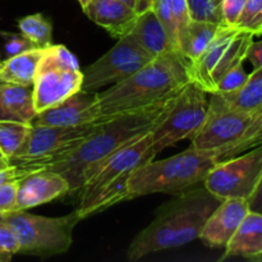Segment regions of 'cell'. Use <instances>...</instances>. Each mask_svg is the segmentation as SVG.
I'll return each instance as SVG.
<instances>
[{"mask_svg": "<svg viewBox=\"0 0 262 262\" xmlns=\"http://www.w3.org/2000/svg\"><path fill=\"white\" fill-rule=\"evenodd\" d=\"M176 96L143 109L106 118L99 128L73 151L42 169L61 174L69 182L71 192L78 191L79 179L84 169L102 160L130 141L152 130L170 112Z\"/></svg>", "mask_w": 262, "mask_h": 262, "instance_id": "obj_1", "label": "cell"}, {"mask_svg": "<svg viewBox=\"0 0 262 262\" xmlns=\"http://www.w3.org/2000/svg\"><path fill=\"white\" fill-rule=\"evenodd\" d=\"M222 201L205 186L179 193L173 201L163 205L155 219L133 238L127 251L128 260L138 261L150 253L199 239L205 223Z\"/></svg>", "mask_w": 262, "mask_h": 262, "instance_id": "obj_2", "label": "cell"}, {"mask_svg": "<svg viewBox=\"0 0 262 262\" xmlns=\"http://www.w3.org/2000/svg\"><path fill=\"white\" fill-rule=\"evenodd\" d=\"M189 79L188 60L179 51L159 55L123 81L96 91L104 118L151 106L179 94Z\"/></svg>", "mask_w": 262, "mask_h": 262, "instance_id": "obj_3", "label": "cell"}, {"mask_svg": "<svg viewBox=\"0 0 262 262\" xmlns=\"http://www.w3.org/2000/svg\"><path fill=\"white\" fill-rule=\"evenodd\" d=\"M222 160L219 151L189 147L164 160L148 161L133 170L128 178V188L133 197L183 193L204 183L209 171Z\"/></svg>", "mask_w": 262, "mask_h": 262, "instance_id": "obj_4", "label": "cell"}, {"mask_svg": "<svg viewBox=\"0 0 262 262\" xmlns=\"http://www.w3.org/2000/svg\"><path fill=\"white\" fill-rule=\"evenodd\" d=\"M207 117L192 138L191 147L219 151L223 160L262 143V117L256 113L233 109L216 94H210Z\"/></svg>", "mask_w": 262, "mask_h": 262, "instance_id": "obj_5", "label": "cell"}, {"mask_svg": "<svg viewBox=\"0 0 262 262\" xmlns=\"http://www.w3.org/2000/svg\"><path fill=\"white\" fill-rule=\"evenodd\" d=\"M19 242L18 253L40 257L66 253L73 242V230L81 222L77 211L59 217H48L30 212L12 211L4 214Z\"/></svg>", "mask_w": 262, "mask_h": 262, "instance_id": "obj_6", "label": "cell"}, {"mask_svg": "<svg viewBox=\"0 0 262 262\" xmlns=\"http://www.w3.org/2000/svg\"><path fill=\"white\" fill-rule=\"evenodd\" d=\"M106 119V118H105ZM105 119L82 125H31L25 142L9 159L10 165L35 171L73 151L99 128Z\"/></svg>", "mask_w": 262, "mask_h": 262, "instance_id": "obj_7", "label": "cell"}, {"mask_svg": "<svg viewBox=\"0 0 262 262\" xmlns=\"http://www.w3.org/2000/svg\"><path fill=\"white\" fill-rule=\"evenodd\" d=\"M83 72L73 53L64 45L43 48L33 82V104L36 112L55 106L82 90Z\"/></svg>", "mask_w": 262, "mask_h": 262, "instance_id": "obj_8", "label": "cell"}, {"mask_svg": "<svg viewBox=\"0 0 262 262\" xmlns=\"http://www.w3.org/2000/svg\"><path fill=\"white\" fill-rule=\"evenodd\" d=\"M252 41V33L224 25L205 53L196 60L188 61L189 79L207 94H214L224 74L243 64Z\"/></svg>", "mask_w": 262, "mask_h": 262, "instance_id": "obj_9", "label": "cell"}, {"mask_svg": "<svg viewBox=\"0 0 262 262\" xmlns=\"http://www.w3.org/2000/svg\"><path fill=\"white\" fill-rule=\"evenodd\" d=\"M207 110V92L189 81L176 96L170 112L151 130L156 155L179 141L192 140L204 125Z\"/></svg>", "mask_w": 262, "mask_h": 262, "instance_id": "obj_10", "label": "cell"}, {"mask_svg": "<svg viewBox=\"0 0 262 262\" xmlns=\"http://www.w3.org/2000/svg\"><path fill=\"white\" fill-rule=\"evenodd\" d=\"M262 176V143L237 158L219 161L204 181L210 193L220 200H248Z\"/></svg>", "mask_w": 262, "mask_h": 262, "instance_id": "obj_11", "label": "cell"}, {"mask_svg": "<svg viewBox=\"0 0 262 262\" xmlns=\"http://www.w3.org/2000/svg\"><path fill=\"white\" fill-rule=\"evenodd\" d=\"M152 59L129 35L123 36L118 38V42L106 54L87 67L83 72L82 90L96 92L100 89L113 86Z\"/></svg>", "mask_w": 262, "mask_h": 262, "instance_id": "obj_12", "label": "cell"}, {"mask_svg": "<svg viewBox=\"0 0 262 262\" xmlns=\"http://www.w3.org/2000/svg\"><path fill=\"white\" fill-rule=\"evenodd\" d=\"M156 156L152 147L151 130L140 136L123 147L118 148L102 160L84 169L79 179V193L87 192L102 183L113 181L125 173H132L140 166L154 160Z\"/></svg>", "mask_w": 262, "mask_h": 262, "instance_id": "obj_13", "label": "cell"}, {"mask_svg": "<svg viewBox=\"0 0 262 262\" xmlns=\"http://www.w3.org/2000/svg\"><path fill=\"white\" fill-rule=\"evenodd\" d=\"M105 119L101 115L96 92L79 90L55 106L37 113L31 125H82Z\"/></svg>", "mask_w": 262, "mask_h": 262, "instance_id": "obj_14", "label": "cell"}, {"mask_svg": "<svg viewBox=\"0 0 262 262\" xmlns=\"http://www.w3.org/2000/svg\"><path fill=\"white\" fill-rule=\"evenodd\" d=\"M71 192L66 177L49 169L31 171L18 182L15 211L48 204Z\"/></svg>", "mask_w": 262, "mask_h": 262, "instance_id": "obj_15", "label": "cell"}, {"mask_svg": "<svg viewBox=\"0 0 262 262\" xmlns=\"http://www.w3.org/2000/svg\"><path fill=\"white\" fill-rule=\"evenodd\" d=\"M248 211L247 200H223L206 220L199 239L207 247L225 248Z\"/></svg>", "mask_w": 262, "mask_h": 262, "instance_id": "obj_16", "label": "cell"}, {"mask_svg": "<svg viewBox=\"0 0 262 262\" xmlns=\"http://www.w3.org/2000/svg\"><path fill=\"white\" fill-rule=\"evenodd\" d=\"M82 9L92 22L106 30L115 38L128 35L138 15L133 8L120 0H91Z\"/></svg>", "mask_w": 262, "mask_h": 262, "instance_id": "obj_17", "label": "cell"}, {"mask_svg": "<svg viewBox=\"0 0 262 262\" xmlns=\"http://www.w3.org/2000/svg\"><path fill=\"white\" fill-rule=\"evenodd\" d=\"M130 173L122 174L113 181L102 183L87 192L79 193V204L76 209L81 219L105 211L114 205L127 200L135 199L128 188V178Z\"/></svg>", "mask_w": 262, "mask_h": 262, "instance_id": "obj_18", "label": "cell"}, {"mask_svg": "<svg viewBox=\"0 0 262 262\" xmlns=\"http://www.w3.org/2000/svg\"><path fill=\"white\" fill-rule=\"evenodd\" d=\"M128 35L152 58L176 50L152 8L138 13L135 26Z\"/></svg>", "mask_w": 262, "mask_h": 262, "instance_id": "obj_19", "label": "cell"}, {"mask_svg": "<svg viewBox=\"0 0 262 262\" xmlns=\"http://www.w3.org/2000/svg\"><path fill=\"white\" fill-rule=\"evenodd\" d=\"M260 253H262V214L248 211L225 247L222 260L228 257L250 260Z\"/></svg>", "mask_w": 262, "mask_h": 262, "instance_id": "obj_20", "label": "cell"}, {"mask_svg": "<svg viewBox=\"0 0 262 262\" xmlns=\"http://www.w3.org/2000/svg\"><path fill=\"white\" fill-rule=\"evenodd\" d=\"M224 25L191 20L178 37V51L188 61L199 59Z\"/></svg>", "mask_w": 262, "mask_h": 262, "instance_id": "obj_21", "label": "cell"}, {"mask_svg": "<svg viewBox=\"0 0 262 262\" xmlns=\"http://www.w3.org/2000/svg\"><path fill=\"white\" fill-rule=\"evenodd\" d=\"M42 53L43 48H33L18 55L9 56L7 60L3 61L0 82L33 86Z\"/></svg>", "mask_w": 262, "mask_h": 262, "instance_id": "obj_22", "label": "cell"}, {"mask_svg": "<svg viewBox=\"0 0 262 262\" xmlns=\"http://www.w3.org/2000/svg\"><path fill=\"white\" fill-rule=\"evenodd\" d=\"M0 91L7 112L18 122L30 124L37 114L33 104L32 86L0 82Z\"/></svg>", "mask_w": 262, "mask_h": 262, "instance_id": "obj_23", "label": "cell"}, {"mask_svg": "<svg viewBox=\"0 0 262 262\" xmlns=\"http://www.w3.org/2000/svg\"><path fill=\"white\" fill-rule=\"evenodd\" d=\"M224 104L233 109L256 113L262 107V74H250V79L242 89L229 94H216Z\"/></svg>", "mask_w": 262, "mask_h": 262, "instance_id": "obj_24", "label": "cell"}, {"mask_svg": "<svg viewBox=\"0 0 262 262\" xmlns=\"http://www.w3.org/2000/svg\"><path fill=\"white\" fill-rule=\"evenodd\" d=\"M31 124L12 119H0V155L9 160L25 142Z\"/></svg>", "mask_w": 262, "mask_h": 262, "instance_id": "obj_25", "label": "cell"}, {"mask_svg": "<svg viewBox=\"0 0 262 262\" xmlns=\"http://www.w3.org/2000/svg\"><path fill=\"white\" fill-rule=\"evenodd\" d=\"M18 27L20 33L32 41L37 48H46L51 45L53 26L40 13L23 17L18 20Z\"/></svg>", "mask_w": 262, "mask_h": 262, "instance_id": "obj_26", "label": "cell"}, {"mask_svg": "<svg viewBox=\"0 0 262 262\" xmlns=\"http://www.w3.org/2000/svg\"><path fill=\"white\" fill-rule=\"evenodd\" d=\"M187 4L191 20L224 25L223 0H187Z\"/></svg>", "mask_w": 262, "mask_h": 262, "instance_id": "obj_27", "label": "cell"}, {"mask_svg": "<svg viewBox=\"0 0 262 262\" xmlns=\"http://www.w3.org/2000/svg\"><path fill=\"white\" fill-rule=\"evenodd\" d=\"M234 27L241 31L252 33L253 36H261L262 0H247Z\"/></svg>", "mask_w": 262, "mask_h": 262, "instance_id": "obj_28", "label": "cell"}, {"mask_svg": "<svg viewBox=\"0 0 262 262\" xmlns=\"http://www.w3.org/2000/svg\"><path fill=\"white\" fill-rule=\"evenodd\" d=\"M248 79H250V74L245 71L243 64H239V66L230 69L217 82L216 90H215L214 94H229V92L237 91V90L242 89L247 83Z\"/></svg>", "mask_w": 262, "mask_h": 262, "instance_id": "obj_29", "label": "cell"}, {"mask_svg": "<svg viewBox=\"0 0 262 262\" xmlns=\"http://www.w3.org/2000/svg\"><path fill=\"white\" fill-rule=\"evenodd\" d=\"M19 251V242L5 220H0V261H9Z\"/></svg>", "mask_w": 262, "mask_h": 262, "instance_id": "obj_30", "label": "cell"}, {"mask_svg": "<svg viewBox=\"0 0 262 262\" xmlns=\"http://www.w3.org/2000/svg\"><path fill=\"white\" fill-rule=\"evenodd\" d=\"M170 9L174 26H176L177 30V36L179 37L182 31L191 22L187 0H170Z\"/></svg>", "mask_w": 262, "mask_h": 262, "instance_id": "obj_31", "label": "cell"}, {"mask_svg": "<svg viewBox=\"0 0 262 262\" xmlns=\"http://www.w3.org/2000/svg\"><path fill=\"white\" fill-rule=\"evenodd\" d=\"M18 182L12 181L0 186V214L15 211Z\"/></svg>", "mask_w": 262, "mask_h": 262, "instance_id": "obj_32", "label": "cell"}, {"mask_svg": "<svg viewBox=\"0 0 262 262\" xmlns=\"http://www.w3.org/2000/svg\"><path fill=\"white\" fill-rule=\"evenodd\" d=\"M37 48L31 40H28L26 36L20 35H7V41H5V51H7L8 58L9 56L18 55L20 53L30 50V49Z\"/></svg>", "mask_w": 262, "mask_h": 262, "instance_id": "obj_33", "label": "cell"}, {"mask_svg": "<svg viewBox=\"0 0 262 262\" xmlns=\"http://www.w3.org/2000/svg\"><path fill=\"white\" fill-rule=\"evenodd\" d=\"M247 0H223V18L224 25L234 27Z\"/></svg>", "mask_w": 262, "mask_h": 262, "instance_id": "obj_34", "label": "cell"}, {"mask_svg": "<svg viewBox=\"0 0 262 262\" xmlns=\"http://www.w3.org/2000/svg\"><path fill=\"white\" fill-rule=\"evenodd\" d=\"M246 59L250 60V63L252 64V73L262 74V40L251 42Z\"/></svg>", "mask_w": 262, "mask_h": 262, "instance_id": "obj_35", "label": "cell"}, {"mask_svg": "<svg viewBox=\"0 0 262 262\" xmlns=\"http://www.w3.org/2000/svg\"><path fill=\"white\" fill-rule=\"evenodd\" d=\"M248 201V206H250V211L258 212V214H262V176L258 181L257 187L255 188L253 193L251 194Z\"/></svg>", "mask_w": 262, "mask_h": 262, "instance_id": "obj_36", "label": "cell"}, {"mask_svg": "<svg viewBox=\"0 0 262 262\" xmlns=\"http://www.w3.org/2000/svg\"><path fill=\"white\" fill-rule=\"evenodd\" d=\"M155 0H137V7H136V12L141 13L146 9H150L152 7Z\"/></svg>", "mask_w": 262, "mask_h": 262, "instance_id": "obj_37", "label": "cell"}, {"mask_svg": "<svg viewBox=\"0 0 262 262\" xmlns=\"http://www.w3.org/2000/svg\"><path fill=\"white\" fill-rule=\"evenodd\" d=\"M0 119H12L15 120L9 113L7 112V109L4 107V104H3V97H2V91H0Z\"/></svg>", "mask_w": 262, "mask_h": 262, "instance_id": "obj_38", "label": "cell"}, {"mask_svg": "<svg viewBox=\"0 0 262 262\" xmlns=\"http://www.w3.org/2000/svg\"><path fill=\"white\" fill-rule=\"evenodd\" d=\"M122 3H124L125 5H128L129 8H133L136 10V7H137V0H120Z\"/></svg>", "mask_w": 262, "mask_h": 262, "instance_id": "obj_39", "label": "cell"}, {"mask_svg": "<svg viewBox=\"0 0 262 262\" xmlns=\"http://www.w3.org/2000/svg\"><path fill=\"white\" fill-rule=\"evenodd\" d=\"M9 165L10 164H9V161H8V159L3 158V156L0 155V170L4 168H7V166H9Z\"/></svg>", "mask_w": 262, "mask_h": 262, "instance_id": "obj_40", "label": "cell"}, {"mask_svg": "<svg viewBox=\"0 0 262 262\" xmlns=\"http://www.w3.org/2000/svg\"><path fill=\"white\" fill-rule=\"evenodd\" d=\"M250 261H252V262H262V253H260V255H257V256H255V257L250 258Z\"/></svg>", "mask_w": 262, "mask_h": 262, "instance_id": "obj_41", "label": "cell"}, {"mask_svg": "<svg viewBox=\"0 0 262 262\" xmlns=\"http://www.w3.org/2000/svg\"><path fill=\"white\" fill-rule=\"evenodd\" d=\"M78 2H79V4H81V7L83 8V7H86V5L89 4V3L91 2V0H78Z\"/></svg>", "mask_w": 262, "mask_h": 262, "instance_id": "obj_42", "label": "cell"}, {"mask_svg": "<svg viewBox=\"0 0 262 262\" xmlns=\"http://www.w3.org/2000/svg\"><path fill=\"white\" fill-rule=\"evenodd\" d=\"M257 114H258V115H261V117H262V107H261L260 110H258V113H257Z\"/></svg>", "mask_w": 262, "mask_h": 262, "instance_id": "obj_43", "label": "cell"}, {"mask_svg": "<svg viewBox=\"0 0 262 262\" xmlns=\"http://www.w3.org/2000/svg\"><path fill=\"white\" fill-rule=\"evenodd\" d=\"M0 220H4V214H0Z\"/></svg>", "mask_w": 262, "mask_h": 262, "instance_id": "obj_44", "label": "cell"}, {"mask_svg": "<svg viewBox=\"0 0 262 262\" xmlns=\"http://www.w3.org/2000/svg\"><path fill=\"white\" fill-rule=\"evenodd\" d=\"M2 68H3V63H2V61H0V71H2Z\"/></svg>", "mask_w": 262, "mask_h": 262, "instance_id": "obj_45", "label": "cell"}]
</instances>
